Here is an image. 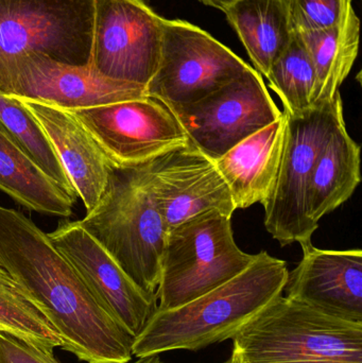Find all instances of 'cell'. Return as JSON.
Here are the masks:
<instances>
[{"instance_id":"6da1fadb","label":"cell","mask_w":362,"mask_h":363,"mask_svg":"<svg viewBox=\"0 0 362 363\" xmlns=\"http://www.w3.org/2000/svg\"><path fill=\"white\" fill-rule=\"evenodd\" d=\"M0 266L52 324L62 349L87 363L131 362L133 337L96 301L48 234L1 205Z\"/></svg>"},{"instance_id":"7a4b0ae2","label":"cell","mask_w":362,"mask_h":363,"mask_svg":"<svg viewBox=\"0 0 362 363\" xmlns=\"http://www.w3.org/2000/svg\"><path fill=\"white\" fill-rule=\"evenodd\" d=\"M288 266L266 251L233 279L200 298L159 311L134 338L132 354L137 358L166 352H197L233 339L270 303L283 296Z\"/></svg>"},{"instance_id":"3957f363","label":"cell","mask_w":362,"mask_h":363,"mask_svg":"<svg viewBox=\"0 0 362 363\" xmlns=\"http://www.w3.org/2000/svg\"><path fill=\"white\" fill-rule=\"evenodd\" d=\"M80 222L138 287L157 292L168 230L146 164L114 168L101 198Z\"/></svg>"},{"instance_id":"277c9868","label":"cell","mask_w":362,"mask_h":363,"mask_svg":"<svg viewBox=\"0 0 362 363\" xmlns=\"http://www.w3.org/2000/svg\"><path fill=\"white\" fill-rule=\"evenodd\" d=\"M234 363H362V322L278 296L233 339Z\"/></svg>"},{"instance_id":"5b68a950","label":"cell","mask_w":362,"mask_h":363,"mask_svg":"<svg viewBox=\"0 0 362 363\" xmlns=\"http://www.w3.org/2000/svg\"><path fill=\"white\" fill-rule=\"evenodd\" d=\"M255 255L239 249L231 217L218 211L195 216L168 230L157 298L159 311L183 306L248 268Z\"/></svg>"},{"instance_id":"8992f818","label":"cell","mask_w":362,"mask_h":363,"mask_svg":"<svg viewBox=\"0 0 362 363\" xmlns=\"http://www.w3.org/2000/svg\"><path fill=\"white\" fill-rule=\"evenodd\" d=\"M286 116V138L278 178L264 204L266 228L282 247L310 242L318 228L310 216V179L323 145L344 116L341 96L339 94L332 104L300 116Z\"/></svg>"},{"instance_id":"52a82bcc","label":"cell","mask_w":362,"mask_h":363,"mask_svg":"<svg viewBox=\"0 0 362 363\" xmlns=\"http://www.w3.org/2000/svg\"><path fill=\"white\" fill-rule=\"evenodd\" d=\"M94 9V0H0V80L29 53L89 65Z\"/></svg>"},{"instance_id":"ba28073f","label":"cell","mask_w":362,"mask_h":363,"mask_svg":"<svg viewBox=\"0 0 362 363\" xmlns=\"http://www.w3.org/2000/svg\"><path fill=\"white\" fill-rule=\"evenodd\" d=\"M251 66L212 34L183 19H163L161 59L147 85L166 106L193 104Z\"/></svg>"},{"instance_id":"9c48e42d","label":"cell","mask_w":362,"mask_h":363,"mask_svg":"<svg viewBox=\"0 0 362 363\" xmlns=\"http://www.w3.org/2000/svg\"><path fill=\"white\" fill-rule=\"evenodd\" d=\"M167 108L191 144L212 161L283 114L252 66L198 101Z\"/></svg>"},{"instance_id":"30bf717a","label":"cell","mask_w":362,"mask_h":363,"mask_svg":"<svg viewBox=\"0 0 362 363\" xmlns=\"http://www.w3.org/2000/svg\"><path fill=\"white\" fill-rule=\"evenodd\" d=\"M94 8L91 69L147 87L161 59L164 17L146 0H94Z\"/></svg>"},{"instance_id":"8fae6325","label":"cell","mask_w":362,"mask_h":363,"mask_svg":"<svg viewBox=\"0 0 362 363\" xmlns=\"http://www.w3.org/2000/svg\"><path fill=\"white\" fill-rule=\"evenodd\" d=\"M68 111L114 168L142 165L191 143L169 108L151 97Z\"/></svg>"},{"instance_id":"7c38bea8","label":"cell","mask_w":362,"mask_h":363,"mask_svg":"<svg viewBox=\"0 0 362 363\" xmlns=\"http://www.w3.org/2000/svg\"><path fill=\"white\" fill-rule=\"evenodd\" d=\"M0 94L65 110L149 97L144 85L112 80L89 65H68L34 53L19 57L6 70L0 80Z\"/></svg>"},{"instance_id":"4fadbf2b","label":"cell","mask_w":362,"mask_h":363,"mask_svg":"<svg viewBox=\"0 0 362 363\" xmlns=\"http://www.w3.org/2000/svg\"><path fill=\"white\" fill-rule=\"evenodd\" d=\"M48 236L104 311L137 337L159 308L157 294L138 287L80 220H63Z\"/></svg>"},{"instance_id":"5bb4252c","label":"cell","mask_w":362,"mask_h":363,"mask_svg":"<svg viewBox=\"0 0 362 363\" xmlns=\"http://www.w3.org/2000/svg\"><path fill=\"white\" fill-rule=\"evenodd\" d=\"M149 184L167 230L200 213L236 211L229 186L214 161L191 143L146 163Z\"/></svg>"},{"instance_id":"9a60e30c","label":"cell","mask_w":362,"mask_h":363,"mask_svg":"<svg viewBox=\"0 0 362 363\" xmlns=\"http://www.w3.org/2000/svg\"><path fill=\"white\" fill-rule=\"evenodd\" d=\"M303 257L289 272L287 298L327 315L362 322V251L322 250L301 245Z\"/></svg>"},{"instance_id":"2e32d148","label":"cell","mask_w":362,"mask_h":363,"mask_svg":"<svg viewBox=\"0 0 362 363\" xmlns=\"http://www.w3.org/2000/svg\"><path fill=\"white\" fill-rule=\"evenodd\" d=\"M38 119L52 144L77 196L86 211L101 198L114 169L93 136L65 108L21 100Z\"/></svg>"},{"instance_id":"e0dca14e","label":"cell","mask_w":362,"mask_h":363,"mask_svg":"<svg viewBox=\"0 0 362 363\" xmlns=\"http://www.w3.org/2000/svg\"><path fill=\"white\" fill-rule=\"evenodd\" d=\"M287 116L236 145L216 160L217 168L229 186L236 209H246L267 202L278 178L285 138Z\"/></svg>"},{"instance_id":"ac0fdd59","label":"cell","mask_w":362,"mask_h":363,"mask_svg":"<svg viewBox=\"0 0 362 363\" xmlns=\"http://www.w3.org/2000/svg\"><path fill=\"white\" fill-rule=\"evenodd\" d=\"M361 181V146L349 134L344 116L323 145L310 179L308 200L315 223L346 203Z\"/></svg>"},{"instance_id":"d6986e66","label":"cell","mask_w":362,"mask_h":363,"mask_svg":"<svg viewBox=\"0 0 362 363\" xmlns=\"http://www.w3.org/2000/svg\"><path fill=\"white\" fill-rule=\"evenodd\" d=\"M297 33V32H295ZM361 21L346 0L341 18L336 25L318 31L299 33L316 70L312 108L332 104L352 70L358 55Z\"/></svg>"},{"instance_id":"ffe728a7","label":"cell","mask_w":362,"mask_h":363,"mask_svg":"<svg viewBox=\"0 0 362 363\" xmlns=\"http://www.w3.org/2000/svg\"><path fill=\"white\" fill-rule=\"evenodd\" d=\"M261 77L288 47L293 32L283 0H234L223 10Z\"/></svg>"},{"instance_id":"44dd1931","label":"cell","mask_w":362,"mask_h":363,"mask_svg":"<svg viewBox=\"0 0 362 363\" xmlns=\"http://www.w3.org/2000/svg\"><path fill=\"white\" fill-rule=\"evenodd\" d=\"M0 190L29 211L55 217H70L77 201L27 157L1 123Z\"/></svg>"},{"instance_id":"7402d4cb","label":"cell","mask_w":362,"mask_h":363,"mask_svg":"<svg viewBox=\"0 0 362 363\" xmlns=\"http://www.w3.org/2000/svg\"><path fill=\"white\" fill-rule=\"evenodd\" d=\"M0 123L27 157L77 200L76 190L40 123L23 101L0 94Z\"/></svg>"},{"instance_id":"603a6c76","label":"cell","mask_w":362,"mask_h":363,"mask_svg":"<svg viewBox=\"0 0 362 363\" xmlns=\"http://www.w3.org/2000/svg\"><path fill=\"white\" fill-rule=\"evenodd\" d=\"M266 78L282 101L283 112L300 116L312 110L316 89V70L299 33L270 68Z\"/></svg>"},{"instance_id":"cb8c5ba5","label":"cell","mask_w":362,"mask_h":363,"mask_svg":"<svg viewBox=\"0 0 362 363\" xmlns=\"http://www.w3.org/2000/svg\"><path fill=\"white\" fill-rule=\"evenodd\" d=\"M0 332L47 351L62 347L61 338L52 324L1 266Z\"/></svg>"},{"instance_id":"d4e9b609","label":"cell","mask_w":362,"mask_h":363,"mask_svg":"<svg viewBox=\"0 0 362 363\" xmlns=\"http://www.w3.org/2000/svg\"><path fill=\"white\" fill-rule=\"evenodd\" d=\"M293 32L318 31L341 18L346 0H283Z\"/></svg>"},{"instance_id":"484cf974","label":"cell","mask_w":362,"mask_h":363,"mask_svg":"<svg viewBox=\"0 0 362 363\" xmlns=\"http://www.w3.org/2000/svg\"><path fill=\"white\" fill-rule=\"evenodd\" d=\"M0 363H60L53 352L34 347L8 333L0 332Z\"/></svg>"},{"instance_id":"4316f807","label":"cell","mask_w":362,"mask_h":363,"mask_svg":"<svg viewBox=\"0 0 362 363\" xmlns=\"http://www.w3.org/2000/svg\"><path fill=\"white\" fill-rule=\"evenodd\" d=\"M204 6H210V8L218 9L222 11L229 6L234 0H199Z\"/></svg>"},{"instance_id":"83f0119b","label":"cell","mask_w":362,"mask_h":363,"mask_svg":"<svg viewBox=\"0 0 362 363\" xmlns=\"http://www.w3.org/2000/svg\"><path fill=\"white\" fill-rule=\"evenodd\" d=\"M128 363H167L159 358V356H147V357L137 358V360L133 362Z\"/></svg>"},{"instance_id":"f1b7e54d","label":"cell","mask_w":362,"mask_h":363,"mask_svg":"<svg viewBox=\"0 0 362 363\" xmlns=\"http://www.w3.org/2000/svg\"><path fill=\"white\" fill-rule=\"evenodd\" d=\"M222 363H234V362H233V360H232L231 358H230L229 360H227V362H222Z\"/></svg>"}]
</instances>
